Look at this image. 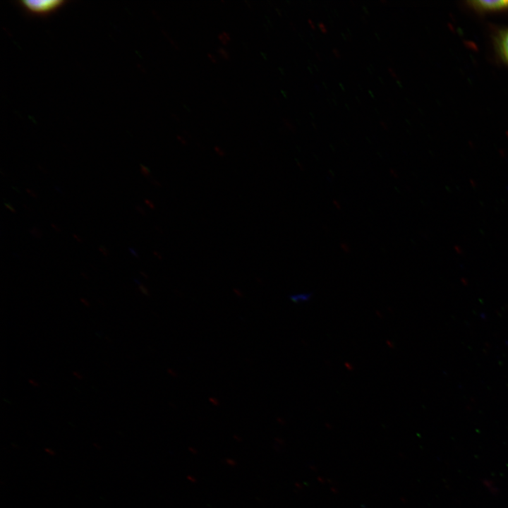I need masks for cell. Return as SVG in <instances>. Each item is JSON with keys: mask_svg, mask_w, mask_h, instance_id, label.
I'll list each match as a JSON object with an SVG mask.
<instances>
[{"mask_svg": "<svg viewBox=\"0 0 508 508\" xmlns=\"http://www.w3.org/2000/svg\"><path fill=\"white\" fill-rule=\"evenodd\" d=\"M67 2L65 0H20L17 4L29 15L44 17L56 12Z\"/></svg>", "mask_w": 508, "mask_h": 508, "instance_id": "obj_1", "label": "cell"}, {"mask_svg": "<svg viewBox=\"0 0 508 508\" xmlns=\"http://www.w3.org/2000/svg\"><path fill=\"white\" fill-rule=\"evenodd\" d=\"M468 5L480 13H493L508 11V0L470 1Z\"/></svg>", "mask_w": 508, "mask_h": 508, "instance_id": "obj_2", "label": "cell"}, {"mask_svg": "<svg viewBox=\"0 0 508 508\" xmlns=\"http://www.w3.org/2000/svg\"><path fill=\"white\" fill-rule=\"evenodd\" d=\"M494 41L497 54L508 65V27L500 30Z\"/></svg>", "mask_w": 508, "mask_h": 508, "instance_id": "obj_3", "label": "cell"}, {"mask_svg": "<svg viewBox=\"0 0 508 508\" xmlns=\"http://www.w3.org/2000/svg\"><path fill=\"white\" fill-rule=\"evenodd\" d=\"M218 39L223 44H227L231 40V36L228 32H222L218 35Z\"/></svg>", "mask_w": 508, "mask_h": 508, "instance_id": "obj_4", "label": "cell"}, {"mask_svg": "<svg viewBox=\"0 0 508 508\" xmlns=\"http://www.w3.org/2000/svg\"><path fill=\"white\" fill-rule=\"evenodd\" d=\"M217 52L221 55V56L224 59H229L230 55L229 53L227 52V50L223 47H219L217 49Z\"/></svg>", "mask_w": 508, "mask_h": 508, "instance_id": "obj_5", "label": "cell"}, {"mask_svg": "<svg viewBox=\"0 0 508 508\" xmlns=\"http://www.w3.org/2000/svg\"><path fill=\"white\" fill-rule=\"evenodd\" d=\"M30 232L32 235H34L35 236H36V237H37V238H39V237L41 236V234H40V231H39L37 228H35V227H33V228L30 231Z\"/></svg>", "mask_w": 508, "mask_h": 508, "instance_id": "obj_6", "label": "cell"}, {"mask_svg": "<svg viewBox=\"0 0 508 508\" xmlns=\"http://www.w3.org/2000/svg\"><path fill=\"white\" fill-rule=\"evenodd\" d=\"M207 56H208V58L210 59V61H211L212 62H213V63H216V62H217V59H216V57H215L213 54H212L211 53H208V54H207Z\"/></svg>", "mask_w": 508, "mask_h": 508, "instance_id": "obj_7", "label": "cell"}, {"mask_svg": "<svg viewBox=\"0 0 508 508\" xmlns=\"http://www.w3.org/2000/svg\"><path fill=\"white\" fill-rule=\"evenodd\" d=\"M99 250L103 253V255H104V256H107V255H108V251H107V250L106 248H104V246H100V247H99Z\"/></svg>", "mask_w": 508, "mask_h": 508, "instance_id": "obj_8", "label": "cell"}, {"mask_svg": "<svg viewBox=\"0 0 508 508\" xmlns=\"http://www.w3.org/2000/svg\"><path fill=\"white\" fill-rule=\"evenodd\" d=\"M301 296H302V295L298 296V297H297L296 298H294V301H296V300H298V301L299 298H301ZM308 298H309V295L305 294V295H303V298H302V300L304 301V300H306V299H308ZM294 299H293V300H294Z\"/></svg>", "mask_w": 508, "mask_h": 508, "instance_id": "obj_9", "label": "cell"}, {"mask_svg": "<svg viewBox=\"0 0 508 508\" xmlns=\"http://www.w3.org/2000/svg\"><path fill=\"white\" fill-rule=\"evenodd\" d=\"M27 192L32 197L37 198V195L30 189H26Z\"/></svg>", "mask_w": 508, "mask_h": 508, "instance_id": "obj_10", "label": "cell"}, {"mask_svg": "<svg viewBox=\"0 0 508 508\" xmlns=\"http://www.w3.org/2000/svg\"><path fill=\"white\" fill-rule=\"evenodd\" d=\"M5 205H6L7 207H8L11 210H12L13 212H15V210H13V208L12 207H11L10 205H8L7 203H5Z\"/></svg>", "mask_w": 508, "mask_h": 508, "instance_id": "obj_11", "label": "cell"}, {"mask_svg": "<svg viewBox=\"0 0 508 508\" xmlns=\"http://www.w3.org/2000/svg\"><path fill=\"white\" fill-rule=\"evenodd\" d=\"M52 226L55 230H56L57 231H60V229H59L56 226H55L54 224H52Z\"/></svg>", "mask_w": 508, "mask_h": 508, "instance_id": "obj_12", "label": "cell"}, {"mask_svg": "<svg viewBox=\"0 0 508 508\" xmlns=\"http://www.w3.org/2000/svg\"><path fill=\"white\" fill-rule=\"evenodd\" d=\"M73 236H74V238H75L78 241L81 242V240H80V238H78V236H77L75 235V234H73Z\"/></svg>", "mask_w": 508, "mask_h": 508, "instance_id": "obj_13", "label": "cell"}]
</instances>
